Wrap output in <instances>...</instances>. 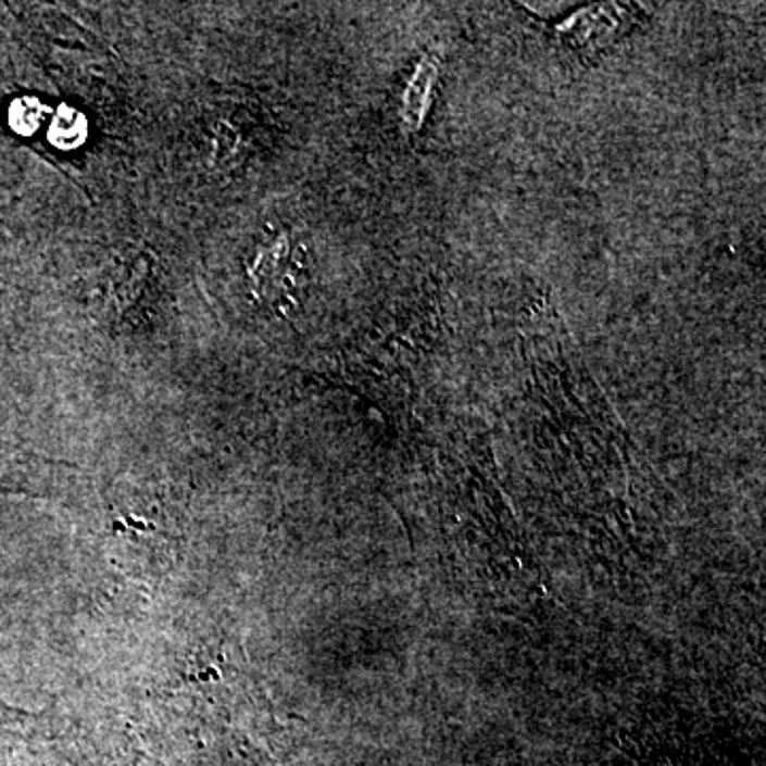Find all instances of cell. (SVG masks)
Wrapping results in <instances>:
<instances>
[{"instance_id": "6da1fadb", "label": "cell", "mask_w": 766, "mask_h": 766, "mask_svg": "<svg viewBox=\"0 0 766 766\" xmlns=\"http://www.w3.org/2000/svg\"><path fill=\"white\" fill-rule=\"evenodd\" d=\"M437 75H439L437 53L424 55L419 60V64L407 84L405 97H403L401 120H403V126L407 133L419 130V126L428 113V106H430V92H432V86L437 84Z\"/></svg>"}, {"instance_id": "7a4b0ae2", "label": "cell", "mask_w": 766, "mask_h": 766, "mask_svg": "<svg viewBox=\"0 0 766 766\" xmlns=\"http://www.w3.org/2000/svg\"><path fill=\"white\" fill-rule=\"evenodd\" d=\"M88 135H90L88 120L79 109L71 104H60L53 111L50 128H48L51 146H55L62 152H73L88 141Z\"/></svg>"}, {"instance_id": "3957f363", "label": "cell", "mask_w": 766, "mask_h": 766, "mask_svg": "<svg viewBox=\"0 0 766 766\" xmlns=\"http://www.w3.org/2000/svg\"><path fill=\"white\" fill-rule=\"evenodd\" d=\"M619 17H621V11H617L615 4L592 7L590 11H581L568 24H564V33L573 41L583 39V37H592V35H605L607 37L613 28L617 26Z\"/></svg>"}, {"instance_id": "277c9868", "label": "cell", "mask_w": 766, "mask_h": 766, "mask_svg": "<svg viewBox=\"0 0 766 766\" xmlns=\"http://www.w3.org/2000/svg\"><path fill=\"white\" fill-rule=\"evenodd\" d=\"M48 113H50V109L39 99L22 97V99L11 102L9 124H11V128L17 135L30 137V135H35L41 128V124L48 117Z\"/></svg>"}]
</instances>
